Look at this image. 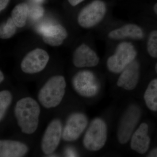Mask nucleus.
<instances>
[{
	"label": "nucleus",
	"mask_w": 157,
	"mask_h": 157,
	"mask_svg": "<svg viewBox=\"0 0 157 157\" xmlns=\"http://www.w3.org/2000/svg\"><path fill=\"white\" fill-rule=\"evenodd\" d=\"M29 13V7L26 3L18 4L12 10L11 18L17 28L25 25Z\"/></svg>",
	"instance_id": "a211bd4d"
},
{
	"label": "nucleus",
	"mask_w": 157,
	"mask_h": 157,
	"mask_svg": "<svg viewBox=\"0 0 157 157\" xmlns=\"http://www.w3.org/2000/svg\"><path fill=\"white\" fill-rule=\"evenodd\" d=\"M66 88L67 82L63 76H52L39 89L37 94L38 102L45 109L57 107L64 98Z\"/></svg>",
	"instance_id": "f03ea898"
},
{
	"label": "nucleus",
	"mask_w": 157,
	"mask_h": 157,
	"mask_svg": "<svg viewBox=\"0 0 157 157\" xmlns=\"http://www.w3.org/2000/svg\"><path fill=\"white\" fill-rule=\"evenodd\" d=\"M72 62L77 68L93 67L99 64L100 58L94 51L83 43L74 51Z\"/></svg>",
	"instance_id": "9b49d317"
},
{
	"label": "nucleus",
	"mask_w": 157,
	"mask_h": 157,
	"mask_svg": "<svg viewBox=\"0 0 157 157\" xmlns=\"http://www.w3.org/2000/svg\"><path fill=\"white\" fill-rule=\"evenodd\" d=\"M62 121L55 118L48 124L40 143L41 151L44 155H49L56 151L62 139L63 131Z\"/></svg>",
	"instance_id": "423d86ee"
},
{
	"label": "nucleus",
	"mask_w": 157,
	"mask_h": 157,
	"mask_svg": "<svg viewBox=\"0 0 157 157\" xmlns=\"http://www.w3.org/2000/svg\"><path fill=\"white\" fill-rule=\"evenodd\" d=\"M141 115V109L135 104L129 106L125 111L117 129V139L121 144H125L131 139Z\"/></svg>",
	"instance_id": "39448f33"
},
{
	"label": "nucleus",
	"mask_w": 157,
	"mask_h": 157,
	"mask_svg": "<svg viewBox=\"0 0 157 157\" xmlns=\"http://www.w3.org/2000/svg\"><path fill=\"white\" fill-rule=\"evenodd\" d=\"M136 56L137 52L132 43L121 42L117 47L115 53L107 59V67L113 73H121L135 61Z\"/></svg>",
	"instance_id": "20e7f679"
},
{
	"label": "nucleus",
	"mask_w": 157,
	"mask_h": 157,
	"mask_svg": "<svg viewBox=\"0 0 157 157\" xmlns=\"http://www.w3.org/2000/svg\"><path fill=\"white\" fill-rule=\"evenodd\" d=\"M49 60V55L46 51L42 48H36L27 54L22 59L21 69L26 74L40 73L46 67Z\"/></svg>",
	"instance_id": "1a4fd4ad"
},
{
	"label": "nucleus",
	"mask_w": 157,
	"mask_h": 157,
	"mask_svg": "<svg viewBox=\"0 0 157 157\" xmlns=\"http://www.w3.org/2000/svg\"><path fill=\"white\" fill-rule=\"evenodd\" d=\"M88 124L86 116L80 112L70 114L63 128L62 139L66 142L76 141L80 137Z\"/></svg>",
	"instance_id": "6e6552de"
},
{
	"label": "nucleus",
	"mask_w": 157,
	"mask_h": 157,
	"mask_svg": "<svg viewBox=\"0 0 157 157\" xmlns=\"http://www.w3.org/2000/svg\"><path fill=\"white\" fill-rule=\"evenodd\" d=\"M69 3L73 6H76L80 4L84 0H68Z\"/></svg>",
	"instance_id": "5701e85b"
},
{
	"label": "nucleus",
	"mask_w": 157,
	"mask_h": 157,
	"mask_svg": "<svg viewBox=\"0 0 157 157\" xmlns=\"http://www.w3.org/2000/svg\"><path fill=\"white\" fill-rule=\"evenodd\" d=\"M72 84L75 91L84 98H92L97 95L100 89L95 76L88 71L76 73L73 77Z\"/></svg>",
	"instance_id": "9d476101"
},
{
	"label": "nucleus",
	"mask_w": 157,
	"mask_h": 157,
	"mask_svg": "<svg viewBox=\"0 0 157 157\" xmlns=\"http://www.w3.org/2000/svg\"><path fill=\"white\" fill-rule=\"evenodd\" d=\"M106 11L105 3L101 0H95L79 12L77 18L78 24L83 28H92L104 19Z\"/></svg>",
	"instance_id": "0eeeda50"
},
{
	"label": "nucleus",
	"mask_w": 157,
	"mask_h": 157,
	"mask_svg": "<svg viewBox=\"0 0 157 157\" xmlns=\"http://www.w3.org/2000/svg\"><path fill=\"white\" fill-rule=\"evenodd\" d=\"M147 49L151 57L157 58V30L152 31L149 35Z\"/></svg>",
	"instance_id": "412c9836"
},
{
	"label": "nucleus",
	"mask_w": 157,
	"mask_h": 157,
	"mask_svg": "<svg viewBox=\"0 0 157 157\" xmlns=\"http://www.w3.org/2000/svg\"><path fill=\"white\" fill-rule=\"evenodd\" d=\"M108 37L109 39L114 40L126 38L139 40L143 39L144 32L142 29L137 25L129 24L110 31L108 34Z\"/></svg>",
	"instance_id": "dca6fc26"
},
{
	"label": "nucleus",
	"mask_w": 157,
	"mask_h": 157,
	"mask_svg": "<svg viewBox=\"0 0 157 157\" xmlns=\"http://www.w3.org/2000/svg\"><path fill=\"white\" fill-rule=\"evenodd\" d=\"M154 11L155 13L157 15V3L155 4L154 6Z\"/></svg>",
	"instance_id": "a878e982"
},
{
	"label": "nucleus",
	"mask_w": 157,
	"mask_h": 157,
	"mask_svg": "<svg viewBox=\"0 0 157 157\" xmlns=\"http://www.w3.org/2000/svg\"><path fill=\"white\" fill-rule=\"evenodd\" d=\"M5 80V76L2 70L0 71V83H2Z\"/></svg>",
	"instance_id": "393cba45"
},
{
	"label": "nucleus",
	"mask_w": 157,
	"mask_h": 157,
	"mask_svg": "<svg viewBox=\"0 0 157 157\" xmlns=\"http://www.w3.org/2000/svg\"><path fill=\"white\" fill-rule=\"evenodd\" d=\"M29 151L28 146L21 141L10 139L0 140L1 157H22Z\"/></svg>",
	"instance_id": "4468645a"
},
{
	"label": "nucleus",
	"mask_w": 157,
	"mask_h": 157,
	"mask_svg": "<svg viewBox=\"0 0 157 157\" xmlns=\"http://www.w3.org/2000/svg\"><path fill=\"white\" fill-rule=\"evenodd\" d=\"M148 133V125L145 123L140 124L131 137V148L140 154L146 153L149 147L151 141Z\"/></svg>",
	"instance_id": "ddd939ff"
},
{
	"label": "nucleus",
	"mask_w": 157,
	"mask_h": 157,
	"mask_svg": "<svg viewBox=\"0 0 157 157\" xmlns=\"http://www.w3.org/2000/svg\"><path fill=\"white\" fill-rule=\"evenodd\" d=\"M40 104L30 97L21 98L14 107V115L18 127L23 134L32 135L39 127L41 114Z\"/></svg>",
	"instance_id": "f257e3e1"
},
{
	"label": "nucleus",
	"mask_w": 157,
	"mask_h": 157,
	"mask_svg": "<svg viewBox=\"0 0 157 157\" xmlns=\"http://www.w3.org/2000/svg\"><path fill=\"white\" fill-rule=\"evenodd\" d=\"M144 98L147 108L151 111H157V78L149 83Z\"/></svg>",
	"instance_id": "f3484780"
},
{
	"label": "nucleus",
	"mask_w": 157,
	"mask_h": 157,
	"mask_svg": "<svg viewBox=\"0 0 157 157\" xmlns=\"http://www.w3.org/2000/svg\"><path fill=\"white\" fill-rule=\"evenodd\" d=\"M147 157H157V147L153 149L147 155Z\"/></svg>",
	"instance_id": "b1692460"
},
{
	"label": "nucleus",
	"mask_w": 157,
	"mask_h": 157,
	"mask_svg": "<svg viewBox=\"0 0 157 157\" xmlns=\"http://www.w3.org/2000/svg\"><path fill=\"white\" fill-rule=\"evenodd\" d=\"M17 27L11 17L7 20L6 23L2 25L0 28V37L3 39H9L16 33Z\"/></svg>",
	"instance_id": "aec40b11"
},
{
	"label": "nucleus",
	"mask_w": 157,
	"mask_h": 157,
	"mask_svg": "<svg viewBox=\"0 0 157 157\" xmlns=\"http://www.w3.org/2000/svg\"><path fill=\"white\" fill-rule=\"evenodd\" d=\"M155 70L157 74V63L156 64L155 66Z\"/></svg>",
	"instance_id": "bb28decb"
},
{
	"label": "nucleus",
	"mask_w": 157,
	"mask_h": 157,
	"mask_svg": "<svg viewBox=\"0 0 157 157\" xmlns=\"http://www.w3.org/2000/svg\"><path fill=\"white\" fill-rule=\"evenodd\" d=\"M9 0H0V10L1 11L5 9L8 6Z\"/></svg>",
	"instance_id": "4be33fe9"
},
{
	"label": "nucleus",
	"mask_w": 157,
	"mask_h": 157,
	"mask_svg": "<svg viewBox=\"0 0 157 157\" xmlns=\"http://www.w3.org/2000/svg\"><path fill=\"white\" fill-rule=\"evenodd\" d=\"M107 137L106 123L100 118H96L91 122L82 140L83 146L89 151H98L105 145Z\"/></svg>",
	"instance_id": "7ed1b4c3"
},
{
	"label": "nucleus",
	"mask_w": 157,
	"mask_h": 157,
	"mask_svg": "<svg viewBox=\"0 0 157 157\" xmlns=\"http://www.w3.org/2000/svg\"><path fill=\"white\" fill-rule=\"evenodd\" d=\"M68 36L66 29L60 25L51 26L42 33V38L46 44L52 46H59Z\"/></svg>",
	"instance_id": "2eb2a0df"
},
{
	"label": "nucleus",
	"mask_w": 157,
	"mask_h": 157,
	"mask_svg": "<svg viewBox=\"0 0 157 157\" xmlns=\"http://www.w3.org/2000/svg\"><path fill=\"white\" fill-rule=\"evenodd\" d=\"M118 78L117 85L127 90H132L137 86L140 76V66L134 61L121 72Z\"/></svg>",
	"instance_id": "f8f14e48"
},
{
	"label": "nucleus",
	"mask_w": 157,
	"mask_h": 157,
	"mask_svg": "<svg viewBox=\"0 0 157 157\" xmlns=\"http://www.w3.org/2000/svg\"><path fill=\"white\" fill-rule=\"evenodd\" d=\"M13 95L10 90H2L0 92V121H2L13 101Z\"/></svg>",
	"instance_id": "6ab92c4d"
}]
</instances>
